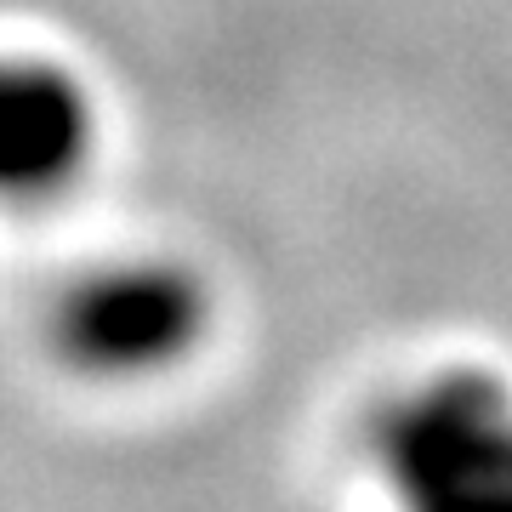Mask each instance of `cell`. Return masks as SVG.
<instances>
[{"label":"cell","instance_id":"obj_1","mask_svg":"<svg viewBox=\"0 0 512 512\" xmlns=\"http://www.w3.org/2000/svg\"><path fill=\"white\" fill-rule=\"evenodd\" d=\"M217 319L211 285L194 262L165 251L97 256L57 285L46 342L57 365L103 387H137L183 370Z\"/></svg>","mask_w":512,"mask_h":512},{"label":"cell","instance_id":"obj_2","mask_svg":"<svg viewBox=\"0 0 512 512\" xmlns=\"http://www.w3.org/2000/svg\"><path fill=\"white\" fill-rule=\"evenodd\" d=\"M393 444L427 512H512V393L490 376H439L410 393Z\"/></svg>","mask_w":512,"mask_h":512},{"label":"cell","instance_id":"obj_3","mask_svg":"<svg viewBox=\"0 0 512 512\" xmlns=\"http://www.w3.org/2000/svg\"><path fill=\"white\" fill-rule=\"evenodd\" d=\"M97 97L86 74L46 52H0V205L69 194L97 154Z\"/></svg>","mask_w":512,"mask_h":512}]
</instances>
